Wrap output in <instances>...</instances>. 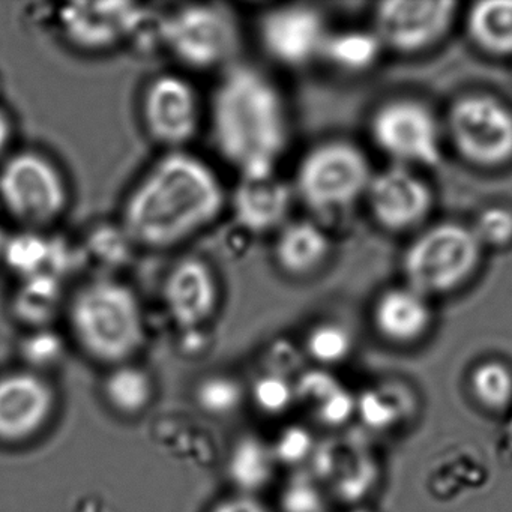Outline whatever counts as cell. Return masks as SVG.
Returning a JSON list of instances; mask_svg holds the SVG:
<instances>
[{
    "label": "cell",
    "instance_id": "3",
    "mask_svg": "<svg viewBox=\"0 0 512 512\" xmlns=\"http://www.w3.org/2000/svg\"><path fill=\"white\" fill-rule=\"evenodd\" d=\"M68 319L77 343L100 362L127 361L145 341L139 298L127 284L110 277L80 286L68 305Z\"/></svg>",
    "mask_w": 512,
    "mask_h": 512
},
{
    "label": "cell",
    "instance_id": "10",
    "mask_svg": "<svg viewBox=\"0 0 512 512\" xmlns=\"http://www.w3.org/2000/svg\"><path fill=\"white\" fill-rule=\"evenodd\" d=\"M454 2L446 0H388L377 5L374 29L383 47L416 53L436 44L454 22Z\"/></svg>",
    "mask_w": 512,
    "mask_h": 512
},
{
    "label": "cell",
    "instance_id": "14",
    "mask_svg": "<svg viewBox=\"0 0 512 512\" xmlns=\"http://www.w3.org/2000/svg\"><path fill=\"white\" fill-rule=\"evenodd\" d=\"M365 199L377 223L389 230L416 226L427 217L433 205L427 182L410 167L398 164L373 173Z\"/></svg>",
    "mask_w": 512,
    "mask_h": 512
},
{
    "label": "cell",
    "instance_id": "9",
    "mask_svg": "<svg viewBox=\"0 0 512 512\" xmlns=\"http://www.w3.org/2000/svg\"><path fill=\"white\" fill-rule=\"evenodd\" d=\"M370 128L377 148L398 166L436 167L442 161L439 122L419 101H388L376 110Z\"/></svg>",
    "mask_w": 512,
    "mask_h": 512
},
{
    "label": "cell",
    "instance_id": "13",
    "mask_svg": "<svg viewBox=\"0 0 512 512\" xmlns=\"http://www.w3.org/2000/svg\"><path fill=\"white\" fill-rule=\"evenodd\" d=\"M329 31L316 8L286 5L263 14L259 41L272 61L289 68L320 59Z\"/></svg>",
    "mask_w": 512,
    "mask_h": 512
},
{
    "label": "cell",
    "instance_id": "4",
    "mask_svg": "<svg viewBox=\"0 0 512 512\" xmlns=\"http://www.w3.org/2000/svg\"><path fill=\"white\" fill-rule=\"evenodd\" d=\"M373 173L361 149L352 143H322L308 151L296 170L293 193L317 215L352 208L367 194Z\"/></svg>",
    "mask_w": 512,
    "mask_h": 512
},
{
    "label": "cell",
    "instance_id": "30",
    "mask_svg": "<svg viewBox=\"0 0 512 512\" xmlns=\"http://www.w3.org/2000/svg\"><path fill=\"white\" fill-rule=\"evenodd\" d=\"M91 238L100 242V244H104V247L89 244L91 256H94L103 265H121L122 262L127 260L130 248L134 247L133 242L130 241L121 226L101 227L100 230L92 233Z\"/></svg>",
    "mask_w": 512,
    "mask_h": 512
},
{
    "label": "cell",
    "instance_id": "2",
    "mask_svg": "<svg viewBox=\"0 0 512 512\" xmlns=\"http://www.w3.org/2000/svg\"><path fill=\"white\" fill-rule=\"evenodd\" d=\"M212 142L239 178L275 175L289 143V119L275 83L259 68L229 65L209 107Z\"/></svg>",
    "mask_w": 512,
    "mask_h": 512
},
{
    "label": "cell",
    "instance_id": "5",
    "mask_svg": "<svg viewBox=\"0 0 512 512\" xmlns=\"http://www.w3.org/2000/svg\"><path fill=\"white\" fill-rule=\"evenodd\" d=\"M481 251L470 227L437 224L421 233L404 254L407 286L427 298L451 292L473 274Z\"/></svg>",
    "mask_w": 512,
    "mask_h": 512
},
{
    "label": "cell",
    "instance_id": "20",
    "mask_svg": "<svg viewBox=\"0 0 512 512\" xmlns=\"http://www.w3.org/2000/svg\"><path fill=\"white\" fill-rule=\"evenodd\" d=\"M470 40L494 56L512 55V0H484L467 13Z\"/></svg>",
    "mask_w": 512,
    "mask_h": 512
},
{
    "label": "cell",
    "instance_id": "28",
    "mask_svg": "<svg viewBox=\"0 0 512 512\" xmlns=\"http://www.w3.org/2000/svg\"><path fill=\"white\" fill-rule=\"evenodd\" d=\"M242 388L230 377H208L197 388V401L205 412L215 416L229 415L241 404Z\"/></svg>",
    "mask_w": 512,
    "mask_h": 512
},
{
    "label": "cell",
    "instance_id": "19",
    "mask_svg": "<svg viewBox=\"0 0 512 512\" xmlns=\"http://www.w3.org/2000/svg\"><path fill=\"white\" fill-rule=\"evenodd\" d=\"M329 254L325 229L313 220L287 221L277 232L274 257L290 277H307L322 266Z\"/></svg>",
    "mask_w": 512,
    "mask_h": 512
},
{
    "label": "cell",
    "instance_id": "26",
    "mask_svg": "<svg viewBox=\"0 0 512 512\" xmlns=\"http://www.w3.org/2000/svg\"><path fill=\"white\" fill-rule=\"evenodd\" d=\"M5 260L20 277L31 278L47 274V266L52 262V244L38 233H22L5 244Z\"/></svg>",
    "mask_w": 512,
    "mask_h": 512
},
{
    "label": "cell",
    "instance_id": "32",
    "mask_svg": "<svg viewBox=\"0 0 512 512\" xmlns=\"http://www.w3.org/2000/svg\"><path fill=\"white\" fill-rule=\"evenodd\" d=\"M62 341L56 334L40 331L31 335L23 344V355L35 367L55 364L62 355Z\"/></svg>",
    "mask_w": 512,
    "mask_h": 512
},
{
    "label": "cell",
    "instance_id": "34",
    "mask_svg": "<svg viewBox=\"0 0 512 512\" xmlns=\"http://www.w3.org/2000/svg\"><path fill=\"white\" fill-rule=\"evenodd\" d=\"M289 512H314L319 508V494L308 484H293L284 496Z\"/></svg>",
    "mask_w": 512,
    "mask_h": 512
},
{
    "label": "cell",
    "instance_id": "1",
    "mask_svg": "<svg viewBox=\"0 0 512 512\" xmlns=\"http://www.w3.org/2000/svg\"><path fill=\"white\" fill-rule=\"evenodd\" d=\"M226 191L202 158L172 151L157 161L128 194L121 227L134 247H179L220 218Z\"/></svg>",
    "mask_w": 512,
    "mask_h": 512
},
{
    "label": "cell",
    "instance_id": "29",
    "mask_svg": "<svg viewBox=\"0 0 512 512\" xmlns=\"http://www.w3.org/2000/svg\"><path fill=\"white\" fill-rule=\"evenodd\" d=\"M482 248H500L512 242V211L505 206L482 209L470 227Z\"/></svg>",
    "mask_w": 512,
    "mask_h": 512
},
{
    "label": "cell",
    "instance_id": "24",
    "mask_svg": "<svg viewBox=\"0 0 512 512\" xmlns=\"http://www.w3.org/2000/svg\"><path fill=\"white\" fill-rule=\"evenodd\" d=\"M104 391L113 409L124 415H137L151 403L154 386L146 371L124 365L107 377Z\"/></svg>",
    "mask_w": 512,
    "mask_h": 512
},
{
    "label": "cell",
    "instance_id": "6",
    "mask_svg": "<svg viewBox=\"0 0 512 512\" xmlns=\"http://www.w3.org/2000/svg\"><path fill=\"white\" fill-rule=\"evenodd\" d=\"M68 187L61 170L38 152H20L0 170V200L16 220L46 227L68 208Z\"/></svg>",
    "mask_w": 512,
    "mask_h": 512
},
{
    "label": "cell",
    "instance_id": "25",
    "mask_svg": "<svg viewBox=\"0 0 512 512\" xmlns=\"http://www.w3.org/2000/svg\"><path fill=\"white\" fill-rule=\"evenodd\" d=\"M470 391L479 406L491 412L506 410L512 404V370L500 361H485L470 374Z\"/></svg>",
    "mask_w": 512,
    "mask_h": 512
},
{
    "label": "cell",
    "instance_id": "11",
    "mask_svg": "<svg viewBox=\"0 0 512 512\" xmlns=\"http://www.w3.org/2000/svg\"><path fill=\"white\" fill-rule=\"evenodd\" d=\"M142 119L155 142L172 151H181L199 130L200 103L196 89L176 74L157 77L143 94Z\"/></svg>",
    "mask_w": 512,
    "mask_h": 512
},
{
    "label": "cell",
    "instance_id": "7",
    "mask_svg": "<svg viewBox=\"0 0 512 512\" xmlns=\"http://www.w3.org/2000/svg\"><path fill=\"white\" fill-rule=\"evenodd\" d=\"M160 37L176 61L191 70H211L230 61L238 31L230 13L217 5H187L164 17Z\"/></svg>",
    "mask_w": 512,
    "mask_h": 512
},
{
    "label": "cell",
    "instance_id": "31",
    "mask_svg": "<svg viewBox=\"0 0 512 512\" xmlns=\"http://www.w3.org/2000/svg\"><path fill=\"white\" fill-rule=\"evenodd\" d=\"M254 401L260 409L268 413H280L289 407L293 400V388L280 376H266L257 380L253 389Z\"/></svg>",
    "mask_w": 512,
    "mask_h": 512
},
{
    "label": "cell",
    "instance_id": "22",
    "mask_svg": "<svg viewBox=\"0 0 512 512\" xmlns=\"http://www.w3.org/2000/svg\"><path fill=\"white\" fill-rule=\"evenodd\" d=\"M275 455L271 446L256 437H245L236 443L229 460L232 481L242 493L251 494L271 481Z\"/></svg>",
    "mask_w": 512,
    "mask_h": 512
},
{
    "label": "cell",
    "instance_id": "18",
    "mask_svg": "<svg viewBox=\"0 0 512 512\" xmlns=\"http://www.w3.org/2000/svg\"><path fill=\"white\" fill-rule=\"evenodd\" d=\"M433 319L430 302L412 287L386 290L374 305L377 331L394 344H412L424 337Z\"/></svg>",
    "mask_w": 512,
    "mask_h": 512
},
{
    "label": "cell",
    "instance_id": "21",
    "mask_svg": "<svg viewBox=\"0 0 512 512\" xmlns=\"http://www.w3.org/2000/svg\"><path fill=\"white\" fill-rule=\"evenodd\" d=\"M383 49L374 31L329 32L320 59L344 73H364L379 61Z\"/></svg>",
    "mask_w": 512,
    "mask_h": 512
},
{
    "label": "cell",
    "instance_id": "8",
    "mask_svg": "<svg viewBox=\"0 0 512 512\" xmlns=\"http://www.w3.org/2000/svg\"><path fill=\"white\" fill-rule=\"evenodd\" d=\"M446 131L455 151L475 166L499 167L512 160V110L493 95L458 98Z\"/></svg>",
    "mask_w": 512,
    "mask_h": 512
},
{
    "label": "cell",
    "instance_id": "16",
    "mask_svg": "<svg viewBox=\"0 0 512 512\" xmlns=\"http://www.w3.org/2000/svg\"><path fill=\"white\" fill-rule=\"evenodd\" d=\"M52 386L31 373L0 379V439L17 442L34 436L53 410Z\"/></svg>",
    "mask_w": 512,
    "mask_h": 512
},
{
    "label": "cell",
    "instance_id": "17",
    "mask_svg": "<svg viewBox=\"0 0 512 512\" xmlns=\"http://www.w3.org/2000/svg\"><path fill=\"white\" fill-rule=\"evenodd\" d=\"M295 193L277 176L239 178L232 194L236 224L253 235L280 230L287 223Z\"/></svg>",
    "mask_w": 512,
    "mask_h": 512
},
{
    "label": "cell",
    "instance_id": "23",
    "mask_svg": "<svg viewBox=\"0 0 512 512\" xmlns=\"http://www.w3.org/2000/svg\"><path fill=\"white\" fill-rule=\"evenodd\" d=\"M61 304L58 277L40 274L25 278L16 298V313L29 325L46 326L55 317Z\"/></svg>",
    "mask_w": 512,
    "mask_h": 512
},
{
    "label": "cell",
    "instance_id": "12",
    "mask_svg": "<svg viewBox=\"0 0 512 512\" xmlns=\"http://www.w3.org/2000/svg\"><path fill=\"white\" fill-rule=\"evenodd\" d=\"M148 13L130 2H80L59 14L65 40L77 50L107 52L134 37L145 25Z\"/></svg>",
    "mask_w": 512,
    "mask_h": 512
},
{
    "label": "cell",
    "instance_id": "15",
    "mask_svg": "<svg viewBox=\"0 0 512 512\" xmlns=\"http://www.w3.org/2000/svg\"><path fill=\"white\" fill-rule=\"evenodd\" d=\"M220 286L211 265L199 257H184L167 272L163 283V304L179 328L205 325L218 308Z\"/></svg>",
    "mask_w": 512,
    "mask_h": 512
},
{
    "label": "cell",
    "instance_id": "37",
    "mask_svg": "<svg viewBox=\"0 0 512 512\" xmlns=\"http://www.w3.org/2000/svg\"><path fill=\"white\" fill-rule=\"evenodd\" d=\"M350 512H371V511H368V509L359 508V509H353V511H350Z\"/></svg>",
    "mask_w": 512,
    "mask_h": 512
},
{
    "label": "cell",
    "instance_id": "27",
    "mask_svg": "<svg viewBox=\"0 0 512 512\" xmlns=\"http://www.w3.org/2000/svg\"><path fill=\"white\" fill-rule=\"evenodd\" d=\"M352 335L337 323H322L310 332L307 350L320 364H338L352 352Z\"/></svg>",
    "mask_w": 512,
    "mask_h": 512
},
{
    "label": "cell",
    "instance_id": "35",
    "mask_svg": "<svg viewBox=\"0 0 512 512\" xmlns=\"http://www.w3.org/2000/svg\"><path fill=\"white\" fill-rule=\"evenodd\" d=\"M212 512H269L268 508L250 494H239L215 506Z\"/></svg>",
    "mask_w": 512,
    "mask_h": 512
},
{
    "label": "cell",
    "instance_id": "33",
    "mask_svg": "<svg viewBox=\"0 0 512 512\" xmlns=\"http://www.w3.org/2000/svg\"><path fill=\"white\" fill-rule=\"evenodd\" d=\"M310 448L311 439L307 431L301 428H290L281 434L272 451H274L275 460L298 463L302 458L307 457Z\"/></svg>",
    "mask_w": 512,
    "mask_h": 512
},
{
    "label": "cell",
    "instance_id": "36",
    "mask_svg": "<svg viewBox=\"0 0 512 512\" xmlns=\"http://www.w3.org/2000/svg\"><path fill=\"white\" fill-rule=\"evenodd\" d=\"M10 134V121H8L5 113L0 110V152L4 151L5 146H7L8 139H10Z\"/></svg>",
    "mask_w": 512,
    "mask_h": 512
}]
</instances>
